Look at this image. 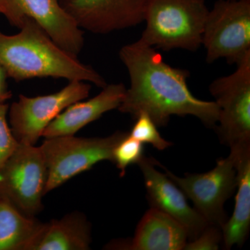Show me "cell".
<instances>
[{
	"instance_id": "1",
	"label": "cell",
	"mask_w": 250,
	"mask_h": 250,
	"mask_svg": "<svg viewBox=\"0 0 250 250\" xmlns=\"http://www.w3.org/2000/svg\"><path fill=\"white\" fill-rule=\"evenodd\" d=\"M119 57L130 80L118 108L121 113L134 118L146 113L157 126H166L172 116H195L208 126L217 124L218 105L192 95L188 70L166 63L155 48L141 40L123 46Z\"/></svg>"
},
{
	"instance_id": "2",
	"label": "cell",
	"mask_w": 250,
	"mask_h": 250,
	"mask_svg": "<svg viewBox=\"0 0 250 250\" xmlns=\"http://www.w3.org/2000/svg\"><path fill=\"white\" fill-rule=\"evenodd\" d=\"M20 31L6 35L0 31V65L17 82L34 78H62L106 85L95 69L80 62L47 35L31 18L22 21Z\"/></svg>"
},
{
	"instance_id": "3",
	"label": "cell",
	"mask_w": 250,
	"mask_h": 250,
	"mask_svg": "<svg viewBox=\"0 0 250 250\" xmlns=\"http://www.w3.org/2000/svg\"><path fill=\"white\" fill-rule=\"evenodd\" d=\"M208 11L205 0H149L139 40L166 52H196Z\"/></svg>"
},
{
	"instance_id": "4",
	"label": "cell",
	"mask_w": 250,
	"mask_h": 250,
	"mask_svg": "<svg viewBox=\"0 0 250 250\" xmlns=\"http://www.w3.org/2000/svg\"><path fill=\"white\" fill-rule=\"evenodd\" d=\"M128 134L117 131L104 138H47L39 147L47 169L45 194L100 161L113 162L115 147Z\"/></svg>"
},
{
	"instance_id": "5",
	"label": "cell",
	"mask_w": 250,
	"mask_h": 250,
	"mask_svg": "<svg viewBox=\"0 0 250 250\" xmlns=\"http://www.w3.org/2000/svg\"><path fill=\"white\" fill-rule=\"evenodd\" d=\"M208 63H238L250 52V1L218 0L208 11L202 34Z\"/></svg>"
},
{
	"instance_id": "6",
	"label": "cell",
	"mask_w": 250,
	"mask_h": 250,
	"mask_svg": "<svg viewBox=\"0 0 250 250\" xmlns=\"http://www.w3.org/2000/svg\"><path fill=\"white\" fill-rule=\"evenodd\" d=\"M236 65L209 86L219 108L218 135L230 148L250 147V52Z\"/></svg>"
},
{
	"instance_id": "7",
	"label": "cell",
	"mask_w": 250,
	"mask_h": 250,
	"mask_svg": "<svg viewBox=\"0 0 250 250\" xmlns=\"http://www.w3.org/2000/svg\"><path fill=\"white\" fill-rule=\"evenodd\" d=\"M47 169L40 147L19 143L0 171V197L34 218L42 208Z\"/></svg>"
},
{
	"instance_id": "8",
	"label": "cell",
	"mask_w": 250,
	"mask_h": 250,
	"mask_svg": "<svg viewBox=\"0 0 250 250\" xmlns=\"http://www.w3.org/2000/svg\"><path fill=\"white\" fill-rule=\"evenodd\" d=\"M91 85L72 81L55 93L42 96L21 95L9 108L11 131L19 143L34 145L52 121L72 104L85 100Z\"/></svg>"
},
{
	"instance_id": "9",
	"label": "cell",
	"mask_w": 250,
	"mask_h": 250,
	"mask_svg": "<svg viewBox=\"0 0 250 250\" xmlns=\"http://www.w3.org/2000/svg\"><path fill=\"white\" fill-rule=\"evenodd\" d=\"M167 177L193 202L195 208L210 225L222 229L228 220L224 205L236 190L235 160L229 154L219 159L214 168L205 173L187 174L179 177L161 166Z\"/></svg>"
},
{
	"instance_id": "10",
	"label": "cell",
	"mask_w": 250,
	"mask_h": 250,
	"mask_svg": "<svg viewBox=\"0 0 250 250\" xmlns=\"http://www.w3.org/2000/svg\"><path fill=\"white\" fill-rule=\"evenodd\" d=\"M0 14L18 28L26 18L34 20L57 45L77 58L84 45L83 31L60 0H0Z\"/></svg>"
},
{
	"instance_id": "11",
	"label": "cell",
	"mask_w": 250,
	"mask_h": 250,
	"mask_svg": "<svg viewBox=\"0 0 250 250\" xmlns=\"http://www.w3.org/2000/svg\"><path fill=\"white\" fill-rule=\"evenodd\" d=\"M149 0H69L62 4L80 29L98 34L144 22Z\"/></svg>"
},
{
	"instance_id": "12",
	"label": "cell",
	"mask_w": 250,
	"mask_h": 250,
	"mask_svg": "<svg viewBox=\"0 0 250 250\" xmlns=\"http://www.w3.org/2000/svg\"><path fill=\"white\" fill-rule=\"evenodd\" d=\"M138 165L144 177L151 207L182 224L187 230L189 241L196 238L209 224L188 205L187 196L178 186L167 174L156 170V161L143 156Z\"/></svg>"
},
{
	"instance_id": "13",
	"label": "cell",
	"mask_w": 250,
	"mask_h": 250,
	"mask_svg": "<svg viewBox=\"0 0 250 250\" xmlns=\"http://www.w3.org/2000/svg\"><path fill=\"white\" fill-rule=\"evenodd\" d=\"M98 95L87 101L77 102L65 108L47 126L42 136L47 138L75 135L103 114L118 108L126 88L123 83L106 84Z\"/></svg>"
},
{
	"instance_id": "14",
	"label": "cell",
	"mask_w": 250,
	"mask_h": 250,
	"mask_svg": "<svg viewBox=\"0 0 250 250\" xmlns=\"http://www.w3.org/2000/svg\"><path fill=\"white\" fill-rule=\"evenodd\" d=\"M188 239L182 224L152 207L143 215L128 247L133 250H182Z\"/></svg>"
},
{
	"instance_id": "15",
	"label": "cell",
	"mask_w": 250,
	"mask_h": 250,
	"mask_svg": "<svg viewBox=\"0 0 250 250\" xmlns=\"http://www.w3.org/2000/svg\"><path fill=\"white\" fill-rule=\"evenodd\" d=\"M237 175V194L232 216L222 227L226 249L241 246L246 241L250 227V148L231 149Z\"/></svg>"
},
{
	"instance_id": "16",
	"label": "cell",
	"mask_w": 250,
	"mask_h": 250,
	"mask_svg": "<svg viewBox=\"0 0 250 250\" xmlns=\"http://www.w3.org/2000/svg\"><path fill=\"white\" fill-rule=\"evenodd\" d=\"M91 226L84 215L73 213L45 223L33 250H87Z\"/></svg>"
},
{
	"instance_id": "17",
	"label": "cell",
	"mask_w": 250,
	"mask_h": 250,
	"mask_svg": "<svg viewBox=\"0 0 250 250\" xmlns=\"http://www.w3.org/2000/svg\"><path fill=\"white\" fill-rule=\"evenodd\" d=\"M44 225L0 197V250H33Z\"/></svg>"
},
{
	"instance_id": "18",
	"label": "cell",
	"mask_w": 250,
	"mask_h": 250,
	"mask_svg": "<svg viewBox=\"0 0 250 250\" xmlns=\"http://www.w3.org/2000/svg\"><path fill=\"white\" fill-rule=\"evenodd\" d=\"M136 121L129 133L131 137L142 143H148L159 150H164L172 146L170 141L161 136L157 126L146 113H140Z\"/></svg>"
},
{
	"instance_id": "19",
	"label": "cell",
	"mask_w": 250,
	"mask_h": 250,
	"mask_svg": "<svg viewBox=\"0 0 250 250\" xmlns=\"http://www.w3.org/2000/svg\"><path fill=\"white\" fill-rule=\"evenodd\" d=\"M144 152L143 143L131 137L128 134L117 145L113 151V162L124 176L126 169L133 164H138L142 159Z\"/></svg>"
},
{
	"instance_id": "20",
	"label": "cell",
	"mask_w": 250,
	"mask_h": 250,
	"mask_svg": "<svg viewBox=\"0 0 250 250\" xmlns=\"http://www.w3.org/2000/svg\"><path fill=\"white\" fill-rule=\"evenodd\" d=\"M9 105L0 103V171L17 149L19 142L7 123Z\"/></svg>"
},
{
	"instance_id": "21",
	"label": "cell",
	"mask_w": 250,
	"mask_h": 250,
	"mask_svg": "<svg viewBox=\"0 0 250 250\" xmlns=\"http://www.w3.org/2000/svg\"><path fill=\"white\" fill-rule=\"evenodd\" d=\"M223 241V231L220 227L208 225L198 236L187 242L184 250H216Z\"/></svg>"
},
{
	"instance_id": "22",
	"label": "cell",
	"mask_w": 250,
	"mask_h": 250,
	"mask_svg": "<svg viewBox=\"0 0 250 250\" xmlns=\"http://www.w3.org/2000/svg\"><path fill=\"white\" fill-rule=\"evenodd\" d=\"M7 78L4 69L0 65V103H4L12 97V93L8 88Z\"/></svg>"
},
{
	"instance_id": "23",
	"label": "cell",
	"mask_w": 250,
	"mask_h": 250,
	"mask_svg": "<svg viewBox=\"0 0 250 250\" xmlns=\"http://www.w3.org/2000/svg\"><path fill=\"white\" fill-rule=\"evenodd\" d=\"M60 1H61V2L62 3V2H65V1H69V0H60Z\"/></svg>"
},
{
	"instance_id": "24",
	"label": "cell",
	"mask_w": 250,
	"mask_h": 250,
	"mask_svg": "<svg viewBox=\"0 0 250 250\" xmlns=\"http://www.w3.org/2000/svg\"><path fill=\"white\" fill-rule=\"evenodd\" d=\"M232 1H242V0H232ZM250 1V0H249Z\"/></svg>"
}]
</instances>
